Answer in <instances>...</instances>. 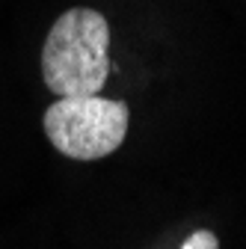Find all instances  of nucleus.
<instances>
[{
    "mask_svg": "<svg viewBox=\"0 0 246 249\" xmlns=\"http://www.w3.org/2000/svg\"><path fill=\"white\" fill-rule=\"evenodd\" d=\"M110 24L98 9L63 12L42 48V80L59 98L101 95L110 74Z\"/></svg>",
    "mask_w": 246,
    "mask_h": 249,
    "instance_id": "f257e3e1",
    "label": "nucleus"
},
{
    "mask_svg": "<svg viewBox=\"0 0 246 249\" xmlns=\"http://www.w3.org/2000/svg\"><path fill=\"white\" fill-rule=\"evenodd\" d=\"M128 104L116 98H59L45 110V137L71 160H101L128 137Z\"/></svg>",
    "mask_w": 246,
    "mask_h": 249,
    "instance_id": "f03ea898",
    "label": "nucleus"
},
{
    "mask_svg": "<svg viewBox=\"0 0 246 249\" xmlns=\"http://www.w3.org/2000/svg\"><path fill=\"white\" fill-rule=\"evenodd\" d=\"M181 249H220V240L211 229H199L181 243Z\"/></svg>",
    "mask_w": 246,
    "mask_h": 249,
    "instance_id": "7ed1b4c3",
    "label": "nucleus"
}]
</instances>
